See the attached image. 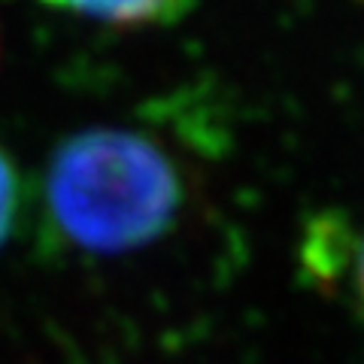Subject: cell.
<instances>
[{
    "label": "cell",
    "mask_w": 364,
    "mask_h": 364,
    "mask_svg": "<svg viewBox=\"0 0 364 364\" xmlns=\"http://www.w3.org/2000/svg\"><path fill=\"white\" fill-rule=\"evenodd\" d=\"M182 195L170 155L128 128L67 136L46 167V213L55 231L91 255L155 243L179 215Z\"/></svg>",
    "instance_id": "6da1fadb"
},
{
    "label": "cell",
    "mask_w": 364,
    "mask_h": 364,
    "mask_svg": "<svg viewBox=\"0 0 364 364\" xmlns=\"http://www.w3.org/2000/svg\"><path fill=\"white\" fill-rule=\"evenodd\" d=\"M349 286L352 294H355V304H358V313L364 318V234L352 246V258H349Z\"/></svg>",
    "instance_id": "277c9868"
},
{
    "label": "cell",
    "mask_w": 364,
    "mask_h": 364,
    "mask_svg": "<svg viewBox=\"0 0 364 364\" xmlns=\"http://www.w3.org/2000/svg\"><path fill=\"white\" fill-rule=\"evenodd\" d=\"M40 4L100 21V25L149 28V25H173L176 18L188 13L195 0H40Z\"/></svg>",
    "instance_id": "7a4b0ae2"
},
{
    "label": "cell",
    "mask_w": 364,
    "mask_h": 364,
    "mask_svg": "<svg viewBox=\"0 0 364 364\" xmlns=\"http://www.w3.org/2000/svg\"><path fill=\"white\" fill-rule=\"evenodd\" d=\"M18 198H21V188H18L16 167L6 158V152L0 149V246L13 234V225L18 219Z\"/></svg>",
    "instance_id": "3957f363"
}]
</instances>
